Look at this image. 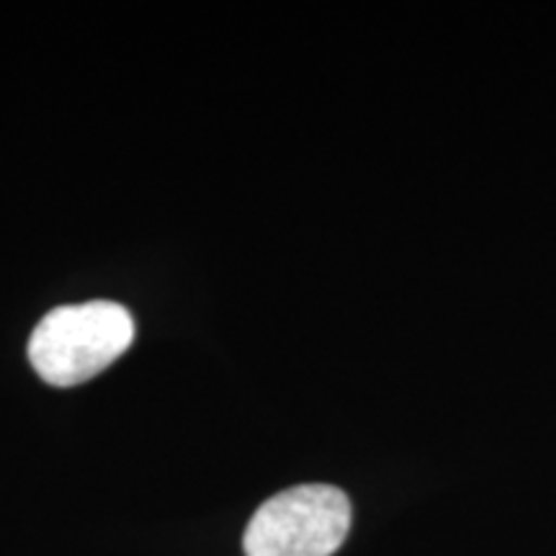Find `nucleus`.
<instances>
[{"label": "nucleus", "instance_id": "1", "mask_svg": "<svg viewBox=\"0 0 556 556\" xmlns=\"http://www.w3.org/2000/svg\"><path fill=\"white\" fill-rule=\"evenodd\" d=\"M131 343L135 317L129 309L109 299H93L41 317L29 338V361L47 384L75 387L109 368Z\"/></svg>", "mask_w": 556, "mask_h": 556}, {"label": "nucleus", "instance_id": "2", "mask_svg": "<svg viewBox=\"0 0 556 556\" xmlns=\"http://www.w3.org/2000/svg\"><path fill=\"white\" fill-rule=\"evenodd\" d=\"M353 523L351 500L332 484H296L268 497L245 528V556H332Z\"/></svg>", "mask_w": 556, "mask_h": 556}]
</instances>
